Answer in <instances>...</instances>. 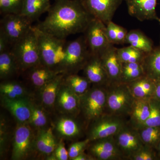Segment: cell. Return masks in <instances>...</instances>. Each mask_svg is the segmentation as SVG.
I'll return each instance as SVG.
<instances>
[{"label":"cell","instance_id":"39","mask_svg":"<svg viewBox=\"0 0 160 160\" xmlns=\"http://www.w3.org/2000/svg\"><path fill=\"white\" fill-rule=\"evenodd\" d=\"M49 128L37 132L35 140L36 149L37 156L39 154V156H42L43 158L46 144L48 142Z\"/></svg>","mask_w":160,"mask_h":160},{"label":"cell","instance_id":"34","mask_svg":"<svg viewBox=\"0 0 160 160\" xmlns=\"http://www.w3.org/2000/svg\"><path fill=\"white\" fill-rule=\"evenodd\" d=\"M118 52L122 63H142L146 54L131 46L118 49Z\"/></svg>","mask_w":160,"mask_h":160},{"label":"cell","instance_id":"32","mask_svg":"<svg viewBox=\"0 0 160 160\" xmlns=\"http://www.w3.org/2000/svg\"><path fill=\"white\" fill-rule=\"evenodd\" d=\"M13 133L12 132L7 120L4 116H1L0 123V154L2 158L9 149V143L12 142Z\"/></svg>","mask_w":160,"mask_h":160},{"label":"cell","instance_id":"6","mask_svg":"<svg viewBox=\"0 0 160 160\" xmlns=\"http://www.w3.org/2000/svg\"><path fill=\"white\" fill-rule=\"evenodd\" d=\"M106 86H92L85 94L80 96V115L87 126L106 113Z\"/></svg>","mask_w":160,"mask_h":160},{"label":"cell","instance_id":"18","mask_svg":"<svg viewBox=\"0 0 160 160\" xmlns=\"http://www.w3.org/2000/svg\"><path fill=\"white\" fill-rule=\"evenodd\" d=\"M82 70L84 76L89 80L92 86H106L109 83L108 75L99 55L91 53Z\"/></svg>","mask_w":160,"mask_h":160},{"label":"cell","instance_id":"46","mask_svg":"<svg viewBox=\"0 0 160 160\" xmlns=\"http://www.w3.org/2000/svg\"><path fill=\"white\" fill-rule=\"evenodd\" d=\"M156 151L157 152L158 157L159 159H160V142L157 147Z\"/></svg>","mask_w":160,"mask_h":160},{"label":"cell","instance_id":"2","mask_svg":"<svg viewBox=\"0 0 160 160\" xmlns=\"http://www.w3.org/2000/svg\"><path fill=\"white\" fill-rule=\"evenodd\" d=\"M37 35L41 63L59 73H64L66 57V39L43 32L34 26Z\"/></svg>","mask_w":160,"mask_h":160},{"label":"cell","instance_id":"16","mask_svg":"<svg viewBox=\"0 0 160 160\" xmlns=\"http://www.w3.org/2000/svg\"><path fill=\"white\" fill-rule=\"evenodd\" d=\"M55 113L80 115V97L62 84L58 92L54 106Z\"/></svg>","mask_w":160,"mask_h":160},{"label":"cell","instance_id":"22","mask_svg":"<svg viewBox=\"0 0 160 160\" xmlns=\"http://www.w3.org/2000/svg\"><path fill=\"white\" fill-rule=\"evenodd\" d=\"M31 114L29 125L36 132L52 127V114L34 98L31 100Z\"/></svg>","mask_w":160,"mask_h":160},{"label":"cell","instance_id":"10","mask_svg":"<svg viewBox=\"0 0 160 160\" xmlns=\"http://www.w3.org/2000/svg\"><path fill=\"white\" fill-rule=\"evenodd\" d=\"M32 22L21 14H8L1 19L0 31L9 40L12 47L30 30Z\"/></svg>","mask_w":160,"mask_h":160},{"label":"cell","instance_id":"27","mask_svg":"<svg viewBox=\"0 0 160 160\" xmlns=\"http://www.w3.org/2000/svg\"><path fill=\"white\" fill-rule=\"evenodd\" d=\"M51 6L50 0H24L20 14L32 22L49 11Z\"/></svg>","mask_w":160,"mask_h":160},{"label":"cell","instance_id":"37","mask_svg":"<svg viewBox=\"0 0 160 160\" xmlns=\"http://www.w3.org/2000/svg\"><path fill=\"white\" fill-rule=\"evenodd\" d=\"M89 142V140L86 138L83 140L72 142L68 149L69 160H73L79 155L86 151Z\"/></svg>","mask_w":160,"mask_h":160},{"label":"cell","instance_id":"7","mask_svg":"<svg viewBox=\"0 0 160 160\" xmlns=\"http://www.w3.org/2000/svg\"><path fill=\"white\" fill-rule=\"evenodd\" d=\"M36 133L29 124L17 123L12 142V160L30 159L37 156L35 146Z\"/></svg>","mask_w":160,"mask_h":160},{"label":"cell","instance_id":"17","mask_svg":"<svg viewBox=\"0 0 160 160\" xmlns=\"http://www.w3.org/2000/svg\"><path fill=\"white\" fill-rule=\"evenodd\" d=\"M32 98L11 99L1 97V105L11 113L17 123L29 124L31 114Z\"/></svg>","mask_w":160,"mask_h":160},{"label":"cell","instance_id":"29","mask_svg":"<svg viewBox=\"0 0 160 160\" xmlns=\"http://www.w3.org/2000/svg\"><path fill=\"white\" fill-rule=\"evenodd\" d=\"M125 44H129V46L146 53L150 52L154 48L152 40L139 29L132 30L128 32Z\"/></svg>","mask_w":160,"mask_h":160},{"label":"cell","instance_id":"31","mask_svg":"<svg viewBox=\"0 0 160 160\" xmlns=\"http://www.w3.org/2000/svg\"><path fill=\"white\" fill-rule=\"evenodd\" d=\"M145 75L142 63H122L121 82L127 83Z\"/></svg>","mask_w":160,"mask_h":160},{"label":"cell","instance_id":"40","mask_svg":"<svg viewBox=\"0 0 160 160\" xmlns=\"http://www.w3.org/2000/svg\"><path fill=\"white\" fill-rule=\"evenodd\" d=\"M48 160H69V152L68 149L65 146V141L62 140H59L58 146L54 151L47 158Z\"/></svg>","mask_w":160,"mask_h":160},{"label":"cell","instance_id":"21","mask_svg":"<svg viewBox=\"0 0 160 160\" xmlns=\"http://www.w3.org/2000/svg\"><path fill=\"white\" fill-rule=\"evenodd\" d=\"M59 73H61L40 63L26 70L22 74H24L26 81L36 92Z\"/></svg>","mask_w":160,"mask_h":160},{"label":"cell","instance_id":"25","mask_svg":"<svg viewBox=\"0 0 160 160\" xmlns=\"http://www.w3.org/2000/svg\"><path fill=\"white\" fill-rule=\"evenodd\" d=\"M142 65L145 76L154 82L160 81V46L146 53Z\"/></svg>","mask_w":160,"mask_h":160},{"label":"cell","instance_id":"30","mask_svg":"<svg viewBox=\"0 0 160 160\" xmlns=\"http://www.w3.org/2000/svg\"><path fill=\"white\" fill-rule=\"evenodd\" d=\"M63 84L79 97L85 94L92 86L91 82L86 77L78 74H65Z\"/></svg>","mask_w":160,"mask_h":160},{"label":"cell","instance_id":"8","mask_svg":"<svg viewBox=\"0 0 160 160\" xmlns=\"http://www.w3.org/2000/svg\"><path fill=\"white\" fill-rule=\"evenodd\" d=\"M128 122L126 118L106 113L89 124L86 138L92 141L114 136Z\"/></svg>","mask_w":160,"mask_h":160},{"label":"cell","instance_id":"38","mask_svg":"<svg viewBox=\"0 0 160 160\" xmlns=\"http://www.w3.org/2000/svg\"><path fill=\"white\" fill-rule=\"evenodd\" d=\"M159 159L155 149L145 146L135 154L129 158V160H156Z\"/></svg>","mask_w":160,"mask_h":160},{"label":"cell","instance_id":"26","mask_svg":"<svg viewBox=\"0 0 160 160\" xmlns=\"http://www.w3.org/2000/svg\"><path fill=\"white\" fill-rule=\"evenodd\" d=\"M22 74L11 49L0 53V79L2 81L13 79Z\"/></svg>","mask_w":160,"mask_h":160},{"label":"cell","instance_id":"24","mask_svg":"<svg viewBox=\"0 0 160 160\" xmlns=\"http://www.w3.org/2000/svg\"><path fill=\"white\" fill-rule=\"evenodd\" d=\"M127 85L135 99H149L154 96L155 82L146 76L127 83Z\"/></svg>","mask_w":160,"mask_h":160},{"label":"cell","instance_id":"11","mask_svg":"<svg viewBox=\"0 0 160 160\" xmlns=\"http://www.w3.org/2000/svg\"><path fill=\"white\" fill-rule=\"evenodd\" d=\"M113 137L124 160H129L145 146L138 129L128 122Z\"/></svg>","mask_w":160,"mask_h":160},{"label":"cell","instance_id":"20","mask_svg":"<svg viewBox=\"0 0 160 160\" xmlns=\"http://www.w3.org/2000/svg\"><path fill=\"white\" fill-rule=\"evenodd\" d=\"M158 0H125L128 13L141 22L158 20L157 15Z\"/></svg>","mask_w":160,"mask_h":160},{"label":"cell","instance_id":"43","mask_svg":"<svg viewBox=\"0 0 160 160\" xmlns=\"http://www.w3.org/2000/svg\"><path fill=\"white\" fill-rule=\"evenodd\" d=\"M128 33L125 28L117 25V44H125L126 35Z\"/></svg>","mask_w":160,"mask_h":160},{"label":"cell","instance_id":"41","mask_svg":"<svg viewBox=\"0 0 160 160\" xmlns=\"http://www.w3.org/2000/svg\"><path fill=\"white\" fill-rule=\"evenodd\" d=\"M106 32L110 43L117 44V25L111 21L106 25Z\"/></svg>","mask_w":160,"mask_h":160},{"label":"cell","instance_id":"36","mask_svg":"<svg viewBox=\"0 0 160 160\" xmlns=\"http://www.w3.org/2000/svg\"><path fill=\"white\" fill-rule=\"evenodd\" d=\"M24 0H0V12L2 16L20 14Z\"/></svg>","mask_w":160,"mask_h":160},{"label":"cell","instance_id":"42","mask_svg":"<svg viewBox=\"0 0 160 160\" xmlns=\"http://www.w3.org/2000/svg\"><path fill=\"white\" fill-rule=\"evenodd\" d=\"M10 46L11 45L8 39L2 32L0 31V53L10 50L9 49Z\"/></svg>","mask_w":160,"mask_h":160},{"label":"cell","instance_id":"44","mask_svg":"<svg viewBox=\"0 0 160 160\" xmlns=\"http://www.w3.org/2000/svg\"><path fill=\"white\" fill-rule=\"evenodd\" d=\"M73 160H94V159L88 153L84 152L78 156Z\"/></svg>","mask_w":160,"mask_h":160},{"label":"cell","instance_id":"15","mask_svg":"<svg viewBox=\"0 0 160 160\" xmlns=\"http://www.w3.org/2000/svg\"><path fill=\"white\" fill-rule=\"evenodd\" d=\"M65 75V73H59L35 92L34 98L52 115L55 113V103Z\"/></svg>","mask_w":160,"mask_h":160},{"label":"cell","instance_id":"1","mask_svg":"<svg viewBox=\"0 0 160 160\" xmlns=\"http://www.w3.org/2000/svg\"><path fill=\"white\" fill-rule=\"evenodd\" d=\"M45 19L35 26L38 29L60 39L84 32L94 18L79 0H55Z\"/></svg>","mask_w":160,"mask_h":160},{"label":"cell","instance_id":"45","mask_svg":"<svg viewBox=\"0 0 160 160\" xmlns=\"http://www.w3.org/2000/svg\"><path fill=\"white\" fill-rule=\"evenodd\" d=\"M155 82V91L153 98L160 100V81Z\"/></svg>","mask_w":160,"mask_h":160},{"label":"cell","instance_id":"5","mask_svg":"<svg viewBox=\"0 0 160 160\" xmlns=\"http://www.w3.org/2000/svg\"><path fill=\"white\" fill-rule=\"evenodd\" d=\"M106 88V113L125 118L129 117L135 98L127 84L122 82L109 83Z\"/></svg>","mask_w":160,"mask_h":160},{"label":"cell","instance_id":"14","mask_svg":"<svg viewBox=\"0 0 160 160\" xmlns=\"http://www.w3.org/2000/svg\"><path fill=\"white\" fill-rule=\"evenodd\" d=\"M88 13L107 25L114 16L122 0H79Z\"/></svg>","mask_w":160,"mask_h":160},{"label":"cell","instance_id":"4","mask_svg":"<svg viewBox=\"0 0 160 160\" xmlns=\"http://www.w3.org/2000/svg\"><path fill=\"white\" fill-rule=\"evenodd\" d=\"M21 73L41 63L37 35L34 27L12 47Z\"/></svg>","mask_w":160,"mask_h":160},{"label":"cell","instance_id":"23","mask_svg":"<svg viewBox=\"0 0 160 160\" xmlns=\"http://www.w3.org/2000/svg\"><path fill=\"white\" fill-rule=\"evenodd\" d=\"M0 94L1 97L11 99L32 98L35 96L34 92L23 83L13 79L2 81L0 84Z\"/></svg>","mask_w":160,"mask_h":160},{"label":"cell","instance_id":"35","mask_svg":"<svg viewBox=\"0 0 160 160\" xmlns=\"http://www.w3.org/2000/svg\"><path fill=\"white\" fill-rule=\"evenodd\" d=\"M150 113L146 122L137 129L146 127H160V100L152 98L149 99Z\"/></svg>","mask_w":160,"mask_h":160},{"label":"cell","instance_id":"33","mask_svg":"<svg viewBox=\"0 0 160 160\" xmlns=\"http://www.w3.org/2000/svg\"><path fill=\"white\" fill-rule=\"evenodd\" d=\"M137 129L144 145L156 150L160 142V127H146Z\"/></svg>","mask_w":160,"mask_h":160},{"label":"cell","instance_id":"3","mask_svg":"<svg viewBox=\"0 0 160 160\" xmlns=\"http://www.w3.org/2000/svg\"><path fill=\"white\" fill-rule=\"evenodd\" d=\"M87 124L79 115L55 113L52 115V129L58 139L74 142L86 137Z\"/></svg>","mask_w":160,"mask_h":160},{"label":"cell","instance_id":"19","mask_svg":"<svg viewBox=\"0 0 160 160\" xmlns=\"http://www.w3.org/2000/svg\"><path fill=\"white\" fill-rule=\"evenodd\" d=\"M99 56L108 75L109 83L121 82L122 63L118 54L117 48L113 44H110Z\"/></svg>","mask_w":160,"mask_h":160},{"label":"cell","instance_id":"12","mask_svg":"<svg viewBox=\"0 0 160 160\" xmlns=\"http://www.w3.org/2000/svg\"><path fill=\"white\" fill-rule=\"evenodd\" d=\"M106 29L102 22L94 18L84 32V37L92 54L99 55L111 44L107 38Z\"/></svg>","mask_w":160,"mask_h":160},{"label":"cell","instance_id":"28","mask_svg":"<svg viewBox=\"0 0 160 160\" xmlns=\"http://www.w3.org/2000/svg\"><path fill=\"white\" fill-rule=\"evenodd\" d=\"M149 99H135L128 120L129 124L134 128L141 126L149 118L150 113Z\"/></svg>","mask_w":160,"mask_h":160},{"label":"cell","instance_id":"47","mask_svg":"<svg viewBox=\"0 0 160 160\" xmlns=\"http://www.w3.org/2000/svg\"><path fill=\"white\" fill-rule=\"evenodd\" d=\"M158 21L159 22L160 24V18H159L158 20Z\"/></svg>","mask_w":160,"mask_h":160},{"label":"cell","instance_id":"9","mask_svg":"<svg viewBox=\"0 0 160 160\" xmlns=\"http://www.w3.org/2000/svg\"><path fill=\"white\" fill-rule=\"evenodd\" d=\"M90 55L84 36L67 43L64 73L78 74L79 72L83 70Z\"/></svg>","mask_w":160,"mask_h":160},{"label":"cell","instance_id":"13","mask_svg":"<svg viewBox=\"0 0 160 160\" xmlns=\"http://www.w3.org/2000/svg\"><path fill=\"white\" fill-rule=\"evenodd\" d=\"M86 151L94 160H124L113 136L90 141Z\"/></svg>","mask_w":160,"mask_h":160}]
</instances>
